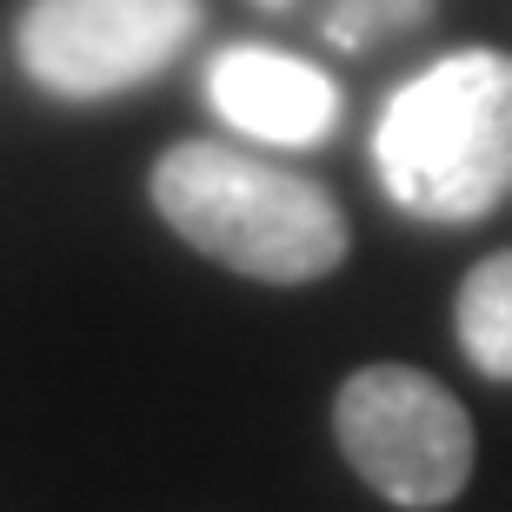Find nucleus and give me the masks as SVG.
<instances>
[{"instance_id": "nucleus-7", "label": "nucleus", "mask_w": 512, "mask_h": 512, "mask_svg": "<svg viewBox=\"0 0 512 512\" xmlns=\"http://www.w3.org/2000/svg\"><path fill=\"white\" fill-rule=\"evenodd\" d=\"M433 0H333L326 7V40L346 47V54H366L380 34H399V27H413L426 20Z\"/></svg>"}, {"instance_id": "nucleus-3", "label": "nucleus", "mask_w": 512, "mask_h": 512, "mask_svg": "<svg viewBox=\"0 0 512 512\" xmlns=\"http://www.w3.org/2000/svg\"><path fill=\"white\" fill-rule=\"evenodd\" d=\"M333 439L346 466L406 512L453 506L473 479V419L419 366H360L333 393Z\"/></svg>"}, {"instance_id": "nucleus-1", "label": "nucleus", "mask_w": 512, "mask_h": 512, "mask_svg": "<svg viewBox=\"0 0 512 512\" xmlns=\"http://www.w3.org/2000/svg\"><path fill=\"white\" fill-rule=\"evenodd\" d=\"M147 193H153V213L193 253H207V260L266 286L326 280L353 247L340 200L313 173L280 167V160L247 147L180 140L153 160Z\"/></svg>"}, {"instance_id": "nucleus-2", "label": "nucleus", "mask_w": 512, "mask_h": 512, "mask_svg": "<svg viewBox=\"0 0 512 512\" xmlns=\"http://www.w3.org/2000/svg\"><path fill=\"white\" fill-rule=\"evenodd\" d=\"M373 167L393 207L473 227L512 200V54L459 47L386 100Z\"/></svg>"}, {"instance_id": "nucleus-8", "label": "nucleus", "mask_w": 512, "mask_h": 512, "mask_svg": "<svg viewBox=\"0 0 512 512\" xmlns=\"http://www.w3.org/2000/svg\"><path fill=\"white\" fill-rule=\"evenodd\" d=\"M266 7H280V0H266Z\"/></svg>"}, {"instance_id": "nucleus-5", "label": "nucleus", "mask_w": 512, "mask_h": 512, "mask_svg": "<svg viewBox=\"0 0 512 512\" xmlns=\"http://www.w3.org/2000/svg\"><path fill=\"white\" fill-rule=\"evenodd\" d=\"M207 100L233 133L266 147H313L340 120V87L280 47H220L207 60Z\"/></svg>"}, {"instance_id": "nucleus-6", "label": "nucleus", "mask_w": 512, "mask_h": 512, "mask_svg": "<svg viewBox=\"0 0 512 512\" xmlns=\"http://www.w3.org/2000/svg\"><path fill=\"white\" fill-rule=\"evenodd\" d=\"M453 333H459L466 360H473L486 380H512V247L486 253V260L459 280Z\"/></svg>"}, {"instance_id": "nucleus-4", "label": "nucleus", "mask_w": 512, "mask_h": 512, "mask_svg": "<svg viewBox=\"0 0 512 512\" xmlns=\"http://www.w3.org/2000/svg\"><path fill=\"white\" fill-rule=\"evenodd\" d=\"M200 20V0H34L20 14V67L60 100H107L173 67Z\"/></svg>"}]
</instances>
